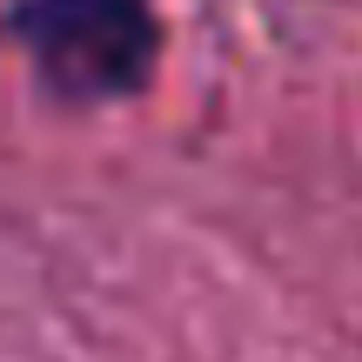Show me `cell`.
I'll list each match as a JSON object with an SVG mask.
<instances>
[{"label": "cell", "mask_w": 362, "mask_h": 362, "mask_svg": "<svg viewBox=\"0 0 362 362\" xmlns=\"http://www.w3.org/2000/svg\"><path fill=\"white\" fill-rule=\"evenodd\" d=\"M34 61L61 88H134L148 61V21L134 0H34Z\"/></svg>", "instance_id": "6da1fadb"}]
</instances>
